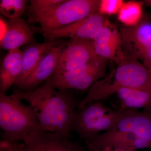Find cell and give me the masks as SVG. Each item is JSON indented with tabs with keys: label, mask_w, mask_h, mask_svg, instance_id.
<instances>
[{
	"label": "cell",
	"mask_w": 151,
	"mask_h": 151,
	"mask_svg": "<svg viewBox=\"0 0 151 151\" xmlns=\"http://www.w3.org/2000/svg\"><path fill=\"white\" fill-rule=\"evenodd\" d=\"M13 93L29 104L44 129L71 137L70 126L76 102L67 89L56 90L50 78L37 89L28 91L17 89Z\"/></svg>",
	"instance_id": "obj_1"
},
{
	"label": "cell",
	"mask_w": 151,
	"mask_h": 151,
	"mask_svg": "<svg viewBox=\"0 0 151 151\" xmlns=\"http://www.w3.org/2000/svg\"><path fill=\"white\" fill-rule=\"evenodd\" d=\"M122 88H130L151 92V73L137 60L126 56L108 76L91 86L86 97L78 103L79 109L103 100Z\"/></svg>",
	"instance_id": "obj_2"
},
{
	"label": "cell",
	"mask_w": 151,
	"mask_h": 151,
	"mask_svg": "<svg viewBox=\"0 0 151 151\" xmlns=\"http://www.w3.org/2000/svg\"><path fill=\"white\" fill-rule=\"evenodd\" d=\"M14 93L0 92V128L1 139L23 142L33 135L45 131L40 124L32 108Z\"/></svg>",
	"instance_id": "obj_3"
},
{
	"label": "cell",
	"mask_w": 151,
	"mask_h": 151,
	"mask_svg": "<svg viewBox=\"0 0 151 151\" xmlns=\"http://www.w3.org/2000/svg\"><path fill=\"white\" fill-rule=\"evenodd\" d=\"M124 113L112 110L100 102H94L74 112L71 131L75 132L84 142H89L100 132L111 129Z\"/></svg>",
	"instance_id": "obj_4"
},
{
	"label": "cell",
	"mask_w": 151,
	"mask_h": 151,
	"mask_svg": "<svg viewBox=\"0 0 151 151\" xmlns=\"http://www.w3.org/2000/svg\"><path fill=\"white\" fill-rule=\"evenodd\" d=\"M100 0H65L54 9L39 16L28 18L30 23L52 29L65 26L98 12Z\"/></svg>",
	"instance_id": "obj_5"
},
{
	"label": "cell",
	"mask_w": 151,
	"mask_h": 151,
	"mask_svg": "<svg viewBox=\"0 0 151 151\" xmlns=\"http://www.w3.org/2000/svg\"><path fill=\"white\" fill-rule=\"evenodd\" d=\"M108 60L98 55L86 64L73 70L54 72L50 77L52 85L55 89L85 90L103 78Z\"/></svg>",
	"instance_id": "obj_6"
},
{
	"label": "cell",
	"mask_w": 151,
	"mask_h": 151,
	"mask_svg": "<svg viewBox=\"0 0 151 151\" xmlns=\"http://www.w3.org/2000/svg\"><path fill=\"white\" fill-rule=\"evenodd\" d=\"M110 22L98 12L85 18L63 27L47 29L40 27L31 26L35 33L39 34L46 42L58 40L62 37L94 40L100 31Z\"/></svg>",
	"instance_id": "obj_7"
},
{
	"label": "cell",
	"mask_w": 151,
	"mask_h": 151,
	"mask_svg": "<svg viewBox=\"0 0 151 151\" xmlns=\"http://www.w3.org/2000/svg\"><path fill=\"white\" fill-rule=\"evenodd\" d=\"M97 56L94 40L70 39L63 42L55 72L61 73L73 70L86 64Z\"/></svg>",
	"instance_id": "obj_8"
},
{
	"label": "cell",
	"mask_w": 151,
	"mask_h": 151,
	"mask_svg": "<svg viewBox=\"0 0 151 151\" xmlns=\"http://www.w3.org/2000/svg\"><path fill=\"white\" fill-rule=\"evenodd\" d=\"M21 151H87L86 147L70 138L42 131L20 144Z\"/></svg>",
	"instance_id": "obj_9"
},
{
	"label": "cell",
	"mask_w": 151,
	"mask_h": 151,
	"mask_svg": "<svg viewBox=\"0 0 151 151\" xmlns=\"http://www.w3.org/2000/svg\"><path fill=\"white\" fill-rule=\"evenodd\" d=\"M113 128L133 132L142 142L145 149H151V112L124 111V115Z\"/></svg>",
	"instance_id": "obj_10"
},
{
	"label": "cell",
	"mask_w": 151,
	"mask_h": 151,
	"mask_svg": "<svg viewBox=\"0 0 151 151\" xmlns=\"http://www.w3.org/2000/svg\"><path fill=\"white\" fill-rule=\"evenodd\" d=\"M63 42L53 47L44 55L34 70L18 89L23 91L34 90L38 85L45 80L46 81L53 75L56 69Z\"/></svg>",
	"instance_id": "obj_11"
},
{
	"label": "cell",
	"mask_w": 151,
	"mask_h": 151,
	"mask_svg": "<svg viewBox=\"0 0 151 151\" xmlns=\"http://www.w3.org/2000/svg\"><path fill=\"white\" fill-rule=\"evenodd\" d=\"M7 29L0 41L1 49L10 51L35 42V32L23 19H8Z\"/></svg>",
	"instance_id": "obj_12"
},
{
	"label": "cell",
	"mask_w": 151,
	"mask_h": 151,
	"mask_svg": "<svg viewBox=\"0 0 151 151\" xmlns=\"http://www.w3.org/2000/svg\"><path fill=\"white\" fill-rule=\"evenodd\" d=\"M63 42L58 40L43 43L32 42L26 45L22 51L21 72L14 85L19 89L44 55L53 47Z\"/></svg>",
	"instance_id": "obj_13"
},
{
	"label": "cell",
	"mask_w": 151,
	"mask_h": 151,
	"mask_svg": "<svg viewBox=\"0 0 151 151\" xmlns=\"http://www.w3.org/2000/svg\"><path fill=\"white\" fill-rule=\"evenodd\" d=\"M23 52L19 49L9 51L0 68V91L6 94L19 78L22 68Z\"/></svg>",
	"instance_id": "obj_14"
},
{
	"label": "cell",
	"mask_w": 151,
	"mask_h": 151,
	"mask_svg": "<svg viewBox=\"0 0 151 151\" xmlns=\"http://www.w3.org/2000/svg\"><path fill=\"white\" fill-rule=\"evenodd\" d=\"M116 93L121 103L120 111L142 108L144 111L151 112V92L142 89L122 88Z\"/></svg>",
	"instance_id": "obj_15"
},
{
	"label": "cell",
	"mask_w": 151,
	"mask_h": 151,
	"mask_svg": "<svg viewBox=\"0 0 151 151\" xmlns=\"http://www.w3.org/2000/svg\"><path fill=\"white\" fill-rule=\"evenodd\" d=\"M144 3L136 1L124 2L117 14L119 21L127 27L137 25L143 18Z\"/></svg>",
	"instance_id": "obj_16"
},
{
	"label": "cell",
	"mask_w": 151,
	"mask_h": 151,
	"mask_svg": "<svg viewBox=\"0 0 151 151\" xmlns=\"http://www.w3.org/2000/svg\"><path fill=\"white\" fill-rule=\"evenodd\" d=\"M27 0H1L0 13L8 19L20 18L27 9Z\"/></svg>",
	"instance_id": "obj_17"
},
{
	"label": "cell",
	"mask_w": 151,
	"mask_h": 151,
	"mask_svg": "<svg viewBox=\"0 0 151 151\" xmlns=\"http://www.w3.org/2000/svg\"><path fill=\"white\" fill-rule=\"evenodd\" d=\"M65 0H31L28 6V18L39 16L54 9Z\"/></svg>",
	"instance_id": "obj_18"
},
{
	"label": "cell",
	"mask_w": 151,
	"mask_h": 151,
	"mask_svg": "<svg viewBox=\"0 0 151 151\" xmlns=\"http://www.w3.org/2000/svg\"><path fill=\"white\" fill-rule=\"evenodd\" d=\"M124 2L123 0H100L97 12L104 16L117 14Z\"/></svg>",
	"instance_id": "obj_19"
},
{
	"label": "cell",
	"mask_w": 151,
	"mask_h": 151,
	"mask_svg": "<svg viewBox=\"0 0 151 151\" xmlns=\"http://www.w3.org/2000/svg\"><path fill=\"white\" fill-rule=\"evenodd\" d=\"M0 151H21L20 144L18 142H10L1 139Z\"/></svg>",
	"instance_id": "obj_20"
},
{
	"label": "cell",
	"mask_w": 151,
	"mask_h": 151,
	"mask_svg": "<svg viewBox=\"0 0 151 151\" xmlns=\"http://www.w3.org/2000/svg\"><path fill=\"white\" fill-rule=\"evenodd\" d=\"M101 151H126L124 149L120 147L111 148L106 147L103 149Z\"/></svg>",
	"instance_id": "obj_21"
},
{
	"label": "cell",
	"mask_w": 151,
	"mask_h": 151,
	"mask_svg": "<svg viewBox=\"0 0 151 151\" xmlns=\"http://www.w3.org/2000/svg\"><path fill=\"white\" fill-rule=\"evenodd\" d=\"M144 3H146V4L149 6L151 9V0H146L144 1Z\"/></svg>",
	"instance_id": "obj_22"
},
{
	"label": "cell",
	"mask_w": 151,
	"mask_h": 151,
	"mask_svg": "<svg viewBox=\"0 0 151 151\" xmlns=\"http://www.w3.org/2000/svg\"><path fill=\"white\" fill-rule=\"evenodd\" d=\"M150 73H151V72H150Z\"/></svg>",
	"instance_id": "obj_23"
}]
</instances>
